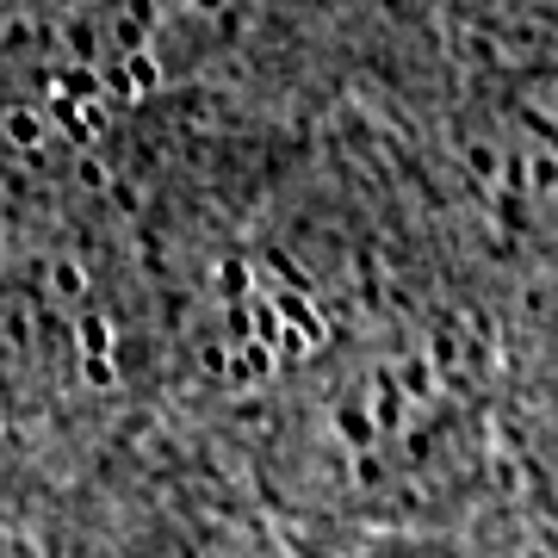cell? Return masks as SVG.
Segmentation results:
<instances>
[{
    "instance_id": "4",
    "label": "cell",
    "mask_w": 558,
    "mask_h": 558,
    "mask_svg": "<svg viewBox=\"0 0 558 558\" xmlns=\"http://www.w3.org/2000/svg\"><path fill=\"white\" fill-rule=\"evenodd\" d=\"M304 558H478L453 546V539L440 534H410V539H366V546H304Z\"/></svg>"
},
{
    "instance_id": "3",
    "label": "cell",
    "mask_w": 558,
    "mask_h": 558,
    "mask_svg": "<svg viewBox=\"0 0 558 558\" xmlns=\"http://www.w3.org/2000/svg\"><path fill=\"white\" fill-rule=\"evenodd\" d=\"M100 558H292V553L260 521L242 515L236 502L193 490V484H161L149 497L124 502Z\"/></svg>"
},
{
    "instance_id": "1",
    "label": "cell",
    "mask_w": 558,
    "mask_h": 558,
    "mask_svg": "<svg viewBox=\"0 0 558 558\" xmlns=\"http://www.w3.org/2000/svg\"><path fill=\"white\" fill-rule=\"evenodd\" d=\"M260 410V484L317 553L453 527L490 440L478 354L410 304H366L299 341Z\"/></svg>"
},
{
    "instance_id": "2",
    "label": "cell",
    "mask_w": 558,
    "mask_h": 558,
    "mask_svg": "<svg viewBox=\"0 0 558 558\" xmlns=\"http://www.w3.org/2000/svg\"><path fill=\"white\" fill-rule=\"evenodd\" d=\"M218 0H0V62L38 87H137L161 44H205Z\"/></svg>"
}]
</instances>
